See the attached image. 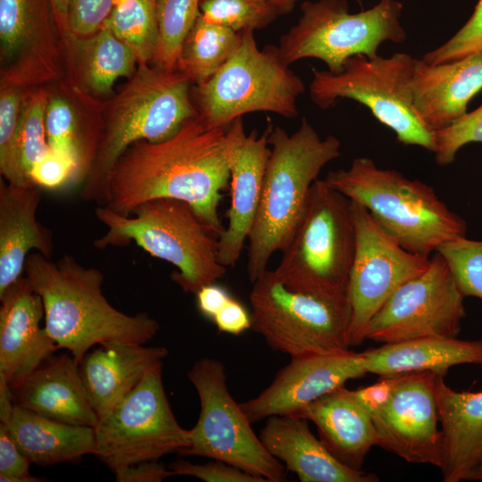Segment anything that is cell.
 Here are the masks:
<instances>
[{
	"mask_svg": "<svg viewBox=\"0 0 482 482\" xmlns=\"http://www.w3.org/2000/svg\"><path fill=\"white\" fill-rule=\"evenodd\" d=\"M232 138L227 128H207L195 116L170 137L130 145L109 174L104 206L129 216L140 204L168 197L187 203L219 237V206L229 185Z\"/></svg>",
	"mask_w": 482,
	"mask_h": 482,
	"instance_id": "cell-1",
	"label": "cell"
},
{
	"mask_svg": "<svg viewBox=\"0 0 482 482\" xmlns=\"http://www.w3.org/2000/svg\"><path fill=\"white\" fill-rule=\"evenodd\" d=\"M23 273L42 299L49 336L78 363L95 345L104 341L145 345L160 328L146 312L129 315L113 307L103 294V272L80 264L72 255L53 262L32 252Z\"/></svg>",
	"mask_w": 482,
	"mask_h": 482,
	"instance_id": "cell-2",
	"label": "cell"
},
{
	"mask_svg": "<svg viewBox=\"0 0 482 482\" xmlns=\"http://www.w3.org/2000/svg\"><path fill=\"white\" fill-rule=\"evenodd\" d=\"M269 144L260 204L248 237L246 272L251 282L268 270L274 253L288 245L312 185L322 168L341 155L340 140L333 135L321 138L305 117L292 134L272 125Z\"/></svg>",
	"mask_w": 482,
	"mask_h": 482,
	"instance_id": "cell-3",
	"label": "cell"
},
{
	"mask_svg": "<svg viewBox=\"0 0 482 482\" xmlns=\"http://www.w3.org/2000/svg\"><path fill=\"white\" fill-rule=\"evenodd\" d=\"M188 77L179 70L140 63L113 100L104 126L94 137L80 198L97 205L107 202V182L114 163L133 143L158 142L197 116L190 100Z\"/></svg>",
	"mask_w": 482,
	"mask_h": 482,
	"instance_id": "cell-4",
	"label": "cell"
},
{
	"mask_svg": "<svg viewBox=\"0 0 482 482\" xmlns=\"http://www.w3.org/2000/svg\"><path fill=\"white\" fill-rule=\"evenodd\" d=\"M332 188L363 206L377 224L407 251L430 257L443 244L466 237L467 225L428 185L367 157L329 171Z\"/></svg>",
	"mask_w": 482,
	"mask_h": 482,
	"instance_id": "cell-5",
	"label": "cell"
},
{
	"mask_svg": "<svg viewBox=\"0 0 482 482\" xmlns=\"http://www.w3.org/2000/svg\"><path fill=\"white\" fill-rule=\"evenodd\" d=\"M106 227L94 246H125L134 242L154 257L171 263L172 279L187 293L195 294L226 273L218 258L219 236L186 202L168 197L140 204L129 216L104 205L95 211Z\"/></svg>",
	"mask_w": 482,
	"mask_h": 482,
	"instance_id": "cell-6",
	"label": "cell"
},
{
	"mask_svg": "<svg viewBox=\"0 0 482 482\" xmlns=\"http://www.w3.org/2000/svg\"><path fill=\"white\" fill-rule=\"evenodd\" d=\"M249 295L251 328L290 357L350 349L347 291L301 290L266 270Z\"/></svg>",
	"mask_w": 482,
	"mask_h": 482,
	"instance_id": "cell-7",
	"label": "cell"
},
{
	"mask_svg": "<svg viewBox=\"0 0 482 482\" xmlns=\"http://www.w3.org/2000/svg\"><path fill=\"white\" fill-rule=\"evenodd\" d=\"M280 56L278 46L260 49L254 31L241 32L228 61L204 83L197 85V116L210 129L227 128L245 113L270 112L292 119L302 79Z\"/></svg>",
	"mask_w": 482,
	"mask_h": 482,
	"instance_id": "cell-8",
	"label": "cell"
},
{
	"mask_svg": "<svg viewBox=\"0 0 482 482\" xmlns=\"http://www.w3.org/2000/svg\"><path fill=\"white\" fill-rule=\"evenodd\" d=\"M403 8L398 0H380L370 9L351 13L346 0L304 1L297 22L282 35L278 52L288 65L315 58L337 73L352 56L373 58L382 43L404 42Z\"/></svg>",
	"mask_w": 482,
	"mask_h": 482,
	"instance_id": "cell-9",
	"label": "cell"
},
{
	"mask_svg": "<svg viewBox=\"0 0 482 482\" xmlns=\"http://www.w3.org/2000/svg\"><path fill=\"white\" fill-rule=\"evenodd\" d=\"M355 245L352 201L317 179L300 223L274 270L294 289L346 290Z\"/></svg>",
	"mask_w": 482,
	"mask_h": 482,
	"instance_id": "cell-10",
	"label": "cell"
},
{
	"mask_svg": "<svg viewBox=\"0 0 482 482\" xmlns=\"http://www.w3.org/2000/svg\"><path fill=\"white\" fill-rule=\"evenodd\" d=\"M414 59L405 53L386 58L356 54L347 59L337 73L312 69L310 97L321 109H328L344 98L359 102L395 132L398 142L434 153V132L412 106L409 82Z\"/></svg>",
	"mask_w": 482,
	"mask_h": 482,
	"instance_id": "cell-11",
	"label": "cell"
},
{
	"mask_svg": "<svg viewBox=\"0 0 482 482\" xmlns=\"http://www.w3.org/2000/svg\"><path fill=\"white\" fill-rule=\"evenodd\" d=\"M187 377L199 396L201 411L189 429L188 445L178 453L221 461L267 482L286 481L285 466L267 451L231 396L223 363L202 358L193 364Z\"/></svg>",
	"mask_w": 482,
	"mask_h": 482,
	"instance_id": "cell-12",
	"label": "cell"
},
{
	"mask_svg": "<svg viewBox=\"0 0 482 482\" xmlns=\"http://www.w3.org/2000/svg\"><path fill=\"white\" fill-rule=\"evenodd\" d=\"M95 454L112 472L179 453L189 444V429L177 421L162 383V363L109 411L94 428Z\"/></svg>",
	"mask_w": 482,
	"mask_h": 482,
	"instance_id": "cell-13",
	"label": "cell"
},
{
	"mask_svg": "<svg viewBox=\"0 0 482 482\" xmlns=\"http://www.w3.org/2000/svg\"><path fill=\"white\" fill-rule=\"evenodd\" d=\"M465 297L443 258L400 286L370 320L366 340L390 344L426 337H457L466 316Z\"/></svg>",
	"mask_w": 482,
	"mask_h": 482,
	"instance_id": "cell-14",
	"label": "cell"
},
{
	"mask_svg": "<svg viewBox=\"0 0 482 482\" xmlns=\"http://www.w3.org/2000/svg\"><path fill=\"white\" fill-rule=\"evenodd\" d=\"M352 211L356 245L346 287L351 308L350 347L366 340L373 315L400 286L422 272L430 258L404 249L353 201Z\"/></svg>",
	"mask_w": 482,
	"mask_h": 482,
	"instance_id": "cell-15",
	"label": "cell"
},
{
	"mask_svg": "<svg viewBox=\"0 0 482 482\" xmlns=\"http://www.w3.org/2000/svg\"><path fill=\"white\" fill-rule=\"evenodd\" d=\"M438 376L432 372L405 374L387 405L372 420L377 446L408 463L440 470L443 435L436 397Z\"/></svg>",
	"mask_w": 482,
	"mask_h": 482,
	"instance_id": "cell-16",
	"label": "cell"
},
{
	"mask_svg": "<svg viewBox=\"0 0 482 482\" xmlns=\"http://www.w3.org/2000/svg\"><path fill=\"white\" fill-rule=\"evenodd\" d=\"M366 375L361 353L350 349L293 356L264 390L239 404L251 423L296 416L312 402Z\"/></svg>",
	"mask_w": 482,
	"mask_h": 482,
	"instance_id": "cell-17",
	"label": "cell"
},
{
	"mask_svg": "<svg viewBox=\"0 0 482 482\" xmlns=\"http://www.w3.org/2000/svg\"><path fill=\"white\" fill-rule=\"evenodd\" d=\"M49 7L50 0H0L4 87L47 80L56 74L57 50Z\"/></svg>",
	"mask_w": 482,
	"mask_h": 482,
	"instance_id": "cell-18",
	"label": "cell"
},
{
	"mask_svg": "<svg viewBox=\"0 0 482 482\" xmlns=\"http://www.w3.org/2000/svg\"><path fill=\"white\" fill-rule=\"evenodd\" d=\"M271 126L268 124L261 136L255 129L246 134L242 117L228 127L232 138L230 204L227 212L228 226L218 239V258L226 268L237 262L254 222L270 154Z\"/></svg>",
	"mask_w": 482,
	"mask_h": 482,
	"instance_id": "cell-19",
	"label": "cell"
},
{
	"mask_svg": "<svg viewBox=\"0 0 482 482\" xmlns=\"http://www.w3.org/2000/svg\"><path fill=\"white\" fill-rule=\"evenodd\" d=\"M0 374L12 389L60 347L40 327L44 304L25 276L0 294Z\"/></svg>",
	"mask_w": 482,
	"mask_h": 482,
	"instance_id": "cell-20",
	"label": "cell"
},
{
	"mask_svg": "<svg viewBox=\"0 0 482 482\" xmlns=\"http://www.w3.org/2000/svg\"><path fill=\"white\" fill-rule=\"evenodd\" d=\"M409 85L421 120L432 132L442 130L468 112L482 89V52L439 64L415 58Z\"/></svg>",
	"mask_w": 482,
	"mask_h": 482,
	"instance_id": "cell-21",
	"label": "cell"
},
{
	"mask_svg": "<svg viewBox=\"0 0 482 482\" xmlns=\"http://www.w3.org/2000/svg\"><path fill=\"white\" fill-rule=\"evenodd\" d=\"M308 420L288 415L267 418L260 439L267 451L302 482H378L374 473L340 462L310 430Z\"/></svg>",
	"mask_w": 482,
	"mask_h": 482,
	"instance_id": "cell-22",
	"label": "cell"
},
{
	"mask_svg": "<svg viewBox=\"0 0 482 482\" xmlns=\"http://www.w3.org/2000/svg\"><path fill=\"white\" fill-rule=\"evenodd\" d=\"M162 346L104 341L79 362L89 403L98 418L131 391L168 355Z\"/></svg>",
	"mask_w": 482,
	"mask_h": 482,
	"instance_id": "cell-23",
	"label": "cell"
},
{
	"mask_svg": "<svg viewBox=\"0 0 482 482\" xmlns=\"http://www.w3.org/2000/svg\"><path fill=\"white\" fill-rule=\"evenodd\" d=\"M11 394L14 405L54 420L92 428L98 421L71 353L48 358Z\"/></svg>",
	"mask_w": 482,
	"mask_h": 482,
	"instance_id": "cell-24",
	"label": "cell"
},
{
	"mask_svg": "<svg viewBox=\"0 0 482 482\" xmlns=\"http://www.w3.org/2000/svg\"><path fill=\"white\" fill-rule=\"evenodd\" d=\"M0 179V294L22 276L32 250L51 259L54 235L37 220L42 192Z\"/></svg>",
	"mask_w": 482,
	"mask_h": 482,
	"instance_id": "cell-25",
	"label": "cell"
},
{
	"mask_svg": "<svg viewBox=\"0 0 482 482\" xmlns=\"http://www.w3.org/2000/svg\"><path fill=\"white\" fill-rule=\"evenodd\" d=\"M436 397L443 435V481L468 480L482 462V391L454 390L438 376Z\"/></svg>",
	"mask_w": 482,
	"mask_h": 482,
	"instance_id": "cell-26",
	"label": "cell"
},
{
	"mask_svg": "<svg viewBox=\"0 0 482 482\" xmlns=\"http://www.w3.org/2000/svg\"><path fill=\"white\" fill-rule=\"evenodd\" d=\"M295 417L312 421L328 450L351 469L362 470L368 453L377 446L371 417L345 386L307 404Z\"/></svg>",
	"mask_w": 482,
	"mask_h": 482,
	"instance_id": "cell-27",
	"label": "cell"
},
{
	"mask_svg": "<svg viewBox=\"0 0 482 482\" xmlns=\"http://www.w3.org/2000/svg\"><path fill=\"white\" fill-rule=\"evenodd\" d=\"M361 354L367 374L388 377L432 372L445 377L454 366H482V340L426 337L383 344Z\"/></svg>",
	"mask_w": 482,
	"mask_h": 482,
	"instance_id": "cell-28",
	"label": "cell"
},
{
	"mask_svg": "<svg viewBox=\"0 0 482 482\" xmlns=\"http://www.w3.org/2000/svg\"><path fill=\"white\" fill-rule=\"evenodd\" d=\"M4 424L21 452L38 466L76 463L96 452L92 427L54 420L19 405Z\"/></svg>",
	"mask_w": 482,
	"mask_h": 482,
	"instance_id": "cell-29",
	"label": "cell"
},
{
	"mask_svg": "<svg viewBox=\"0 0 482 482\" xmlns=\"http://www.w3.org/2000/svg\"><path fill=\"white\" fill-rule=\"evenodd\" d=\"M241 33L201 13L182 45L176 69L197 85L207 81L237 49Z\"/></svg>",
	"mask_w": 482,
	"mask_h": 482,
	"instance_id": "cell-30",
	"label": "cell"
},
{
	"mask_svg": "<svg viewBox=\"0 0 482 482\" xmlns=\"http://www.w3.org/2000/svg\"><path fill=\"white\" fill-rule=\"evenodd\" d=\"M96 32L85 46L84 77L93 90L103 94L117 79L134 71L137 57L107 25Z\"/></svg>",
	"mask_w": 482,
	"mask_h": 482,
	"instance_id": "cell-31",
	"label": "cell"
},
{
	"mask_svg": "<svg viewBox=\"0 0 482 482\" xmlns=\"http://www.w3.org/2000/svg\"><path fill=\"white\" fill-rule=\"evenodd\" d=\"M104 24L133 50L140 63L154 60L159 42L155 3L113 0L112 11Z\"/></svg>",
	"mask_w": 482,
	"mask_h": 482,
	"instance_id": "cell-32",
	"label": "cell"
},
{
	"mask_svg": "<svg viewBox=\"0 0 482 482\" xmlns=\"http://www.w3.org/2000/svg\"><path fill=\"white\" fill-rule=\"evenodd\" d=\"M155 12L159 42L154 61L174 71L185 38L200 15V0H156Z\"/></svg>",
	"mask_w": 482,
	"mask_h": 482,
	"instance_id": "cell-33",
	"label": "cell"
},
{
	"mask_svg": "<svg viewBox=\"0 0 482 482\" xmlns=\"http://www.w3.org/2000/svg\"><path fill=\"white\" fill-rule=\"evenodd\" d=\"M23 98L16 87H2L0 96V171L8 183L33 185L25 173L19 148V127Z\"/></svg>",
	"mask_w": 482,
	"mask_h": 482,
	"instance_id": "cell-34",
	"label": "cell"
},
{
	"mask_svg": "<svg viewBox=\"0 0 482 482\" xmlns=\"http://www.w3.org/2000/svg\"><path fill=\"white\" fill-rule=\"evenodd\" d=\"M200 13L239 33L265 28L278 16L270 0H200Z\"/></svg>",
	"mask_w": 482,
	"mask_h": 482,
	"instance_id": "cell-35",
	"label": "cell"
},
{
	"mask_svg": "<svg viewBox=\"0 0 482 482\" xmlns=\"http://www.w3.org/2000/svg\"><path fill=\"white\" fill-rule=\"evenodd\" d=\"M436 252L446 262L463 296L482 300V240L461 237L443 244Z\"/></svg>",
	"mask_w": 482,
	"mask_h": 482,
	"instance_id": "cell-36",
	"label": "cell"
},
{
	"mask_svg": "<svg viewBox=\"0 0 482 482\" xmlns=\"http://www.w3.org/2000/svg\"><path fill=\"white\" fill-rule=\"evenodd\" d=\"M45 121L49 148L74 161L79 169V182L83 181L86 153L71 105L60 98L51 100L46 106Z\"/></svg>",
	"mask_w": 482,
	"mask_h": 482,
	"instance_id": "cell-37",
	"label": "cell"
},
{
	"mask_svg": "<svg viewBox=\"0 0 482 482\" xmlns=\"http://www.w3.org/2000/svg\"><path fill=\"white\" fill-rule=\"evenodd\" d=\"M46 106V96L41 92L32 94L22 102L19 148L23 170L29 179L34 164L49 150L45 121Z\"/></svg>",
	"mask_w": 482,
	"mask_h": 482,
	"instance_id": "cell-38",
	"label": "cell"
},
{
	"mask_svg": "<svg viewBox=\"0 0 482 482\" xmlns=\"http://www.w3.org/2000/svg\"><path fill=\"white\" fill-rule=\"evenodd\" d=\"M435 161L439 166L453 163L459 150L470 143H482V104L447 128L434 132Z\"/></svg>",
	"mask_w": 482,
	"mask_h": 482,
	"instance_id": "cell-39",
	"label": "cell"
},
{
	"mask_svg": "<svg viewBox=\"0 0 482 482\" xmlns=\"http://www.w3.org/2000/svg\"><path fill=\"white\" fill-rule=\"evenodd\" d=\"M482 52V0H478L467 22L445 43L421 58L428 64H439Z\"/></svg>",
	"mask_w": 482,
	"mask_h": 482,
	"instance_id": "cell-40",
	"label": "cell"
},
{
	"mask_svg": "<svg viewBox=\"0 0 482 482\" xmlns=\"http://www.w3.org/2000/svg\"><path fill=\"white\" fill-rule=\"evenodd\" d=\"M29 177L42 188L56 189L68 183H79V169L71 158L49 148L34 164Z\"/></svg>",
	"mask_w": 482,
	"mask_h": 482,
	"instance_id": "cell-41",
	"label": "cell"
},
{
	"mask_svg": "<svg viewBox=\"0 0 482 482\" xmlns=\"http://www.w3.org/2000/svg\"><path fill=\"white\" fill-rule=\"evenodd\" d=\"M175 475L191 476L205 482H267L224 461L212 460L204 464L178 460L169 465Z\"/></svg>",
	"mask_w": 482,
	"mask_h": 482,
	"instance_id": "cell-42",
	"label": "cell"
},
{
	"mask_svg": "<svg viewBox=\"0 0 482 482\" xmlns=\"http://www.w3.org/2000/svg\"><path fill=\"white\" fill-rule=\"evenodd\" d=\"M112 8L113 0H70L68 27L78 35L93 34L103 27Z\"/></svg>",
	"mask_w": 482,
	"mask_h": 482,
	"instance_id": "cell-43",
	"label": "cell"
},
{
	"mask_svg": "<svg viewBox=\"0 0 482 482\" xmlns=\"http://www.w3.org/2000/svg\"><path fill=\"white\" fill-rule=\"evenodd\" d=\"M30 461L21 452L6 426L0 422V481L41 482L45 478L30 475Z\"/></svg>",
	"mask_w": 482,
	"mask_h": 482,
	"instance_id": "cell-44",
	"label": "cell"
},
{
	"mask_svg": "<svg viewBox=\"0 0 482 482\" xmlns=\"http://www.w3.org/2000/svg\"><path fill=\"white\" fill-rule=\"evenodd\" d=\"M405 374L380 377V379L367 386L349 389L352 397L373 419L387 405Z\"/></svg>",
	"mask_w": 482,
	"mask_h": 482,
	"instance_id": "cell-45",
	"label": "cell"
},
{
	"mask_svg": "<svg viewBox=\"0 0 482 482\" xmlns=\"http://www.w3.org/2000/svg\"><path fill=\"white\" fill-rule=\"evenodd\" d=\"M219 331L238 336L251 328V314L245 307L234 297L212 320Z\"/></svg>",
	"mask_w": 482,
	"mask_h": 482,
	"instance_id": "cell-46",
	"label": "cell"
},
{
	"mask_svg": "<svg viewBox=\"0 0 482 482\" xmlns=\"http://www.w3.org/2000/svg\"><path fill=\"white\" fill-rule=\"evenodd\" d=\"M117 482H162L175 476L158 461H143L120 468L113 472Z\"/></svg>",
	"mask_w": 482,
	"mask_h": 482,
	"instance_id": "cell-47",
	"label": "cell"
},
{
	"mask_svg": "<svg viewBox=\"0 0 482 482\" xmlns=\"http://www.w3.org/2000/svg\"><path fill=\"white\" fill-rule=\"evenodd\" d=\"M195 295L198 310L210 320H212L232 297L224 287L215 282L201 287Z\"/></svg>",
	"mask_w": 482,
	"mask_h": 482,
	"instance_id": "cell-48",
	"label": "cell"
},
{
	"mask_svg": "<svg viewBox=\"0 0 482 482\" xmlns=\"http://www.w3.org/2000/svg\"><path fill=\"white\" fill-rule=\"evenodd\" d=\"M11 388L3 375L0 374V422L5 423L13 410Z\"/></svg>",
	"mask_w": 482,
	"mask_h": 482,
	"instance_id": "cell-49",
	"label": "cell"
},
{
	"mask_svg": "<svg viewBox=\"0 0 482 482\" xmlns=\"http://www.w3.org/2000/svg\"><path fill=\"white\" fill-rule=\"evenodd\" d=\"M50 2L59 22L63 26H68L67 15L70 0H50Z\"/></svg>",
	"mask_w": 482,
	"mask_h": 482,
	"instance_id": "cell-50",
	"label": "cell"
},
{
	"mask_svg": "<svg viewBox=\"0 0 482 482\" xmlns=\"http://www.w3.org/2000/svg\"><path fill=\"white\" fill-rule=\"evenodd\" d=\"M297 1L299 0H270L278 15L292 12Z\"/></svg>",
	"mask_w": 482,
	"mask_h": 482,
	"instance_id": "cell-51",
	"label": "cell"
},
{
	"mask_svg": "<svg viewBox=\"0 0 482 482\" xmlns=\"http://www.w3.org/2000/svg\"><path fill=\"white\" fill-rule=\"evenodd\" d=\"M468 480L482 482V462L472 471Z\"/></svg>",
	"mask_w": 482,
	"mask_h": 482,
	"instance_id": "cell-52",
	"label": "cell"
},
{
	"mask_svg": "<svg viewBox=\"0 0 482 482\" xmlns=\"http://www.w3.org/2000/svg\"><path fill=\"white\" fill-rule=\"evenodd\" d=\"M150 1H152V2H154V3H155V2H156V0H150Z\"/></svg>",
	"mask_w": 482,
	"mask_h": 482,
	"instance_id": "cell-53",
	"label": "cell"
}]
</instances>
